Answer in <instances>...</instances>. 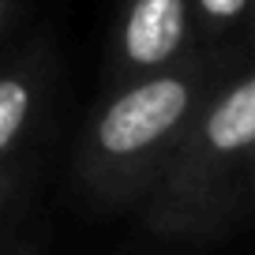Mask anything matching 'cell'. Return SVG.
<instances>
[{
	"label": "cell",
	"instance_id": "cell-9",
	"mask_svg": "<svg viewBox=\"0 0 255 255\" xmlns=\"http://www.w3.org/2000/svg\"><path fill=\"white\" fill-rule=\"evenodd\" d=\"M15 255H19V252H15Z\"/></svg>",
	"mask_w": 255,
	"mask_h": 255
},
{
	"label": "cell",
	"instance_id": "cell-1",
	"mask_svg": "<svg viewBox=\"0 0 255 255\" xmlns=\"http://www.w3.org/2000/svg\"><path fill=\"white\" fill-rule=\"evenodd\" d=\"M199 105V87L188 72H161L117 94L90 128L87 173L102 188L139 180L173 150Z\"/></svg>",
	"mask_w": 255,
	"mask_h": 255
},
{
	"label": "cell",
	"instance_id": "cell-7",
	"mask_svg": "<svg viewBox=\"0 0 255 255\" xmlns=\"http://www.w3.org/2000/svg\"><path fill=\"white\" fill-rule=\"evenodd\" d=\"M0 203H4V180H0Z\"/></svg>",
	"mask_w": 255,
	"mask_h": 255
},
{
	"label": "cell",
	"instance_id": "cell-5",
	"mask_svg": "<svg viewBox=\"0 0 255 255\" xmlns=\"http://www.w3.org/2000/svg\"><path fill=\"white\" fill-rule=\"evenodd\" d=\"M199 8H203V15L214 19V23H233V19H240L252 8V0H199Z\"/></svg>",
	"mask_w": 255,
	"mask_h": 255
},
{
	"label": "cell",
	"instance_id": "cell-4",
	"mask_svg": "<svg viewBox=\"0 0 255 255\" xmlns=\"http://www.w3.org/2000/svg\"><path fill=\"white\" fill-rule=\"evenodd\" d=\"M34 113V79L26 72L0 75V161L19 143Z\"/></svg>",
	"mask_w": 255,
	"mask_h": 255
},
{
	"label": "cell",
	"instance_id": "cell-8",
	"mask_svg": "<svg viewBox=\"0 0 255 255\" xmlns=\"http://www.w3.org/2000/svg\"><path fill=\"white\" fill-rule=\"evenodd\" d=\"M252 8H255V0H252Z\"/></svg>",
	"mask_w": 255,
	"mask_h": 255
},
{
	"label": "cell",
	"instance_id": "cell-3",
	"mask_svg": "<svg viewBox=\"0 0 255 255\" xmlns=\"http://www.w3.org/2000/svg\"><path fill=\"white\" fill-rule=\"evenodd\" d=\"M188 38V0H131L120 26V53L128 68L154 72L173 64Z\"/></svg>",
	"mask_w": 255,
	"mask_h": 255
},
{
	"label": "cell",
	"instance_id": "cell-6",
	"mask_svg": "<svg viewBox=\"0 0 255 255\" xmlns=\"http://www.w3.org/2000/svg\"><path fill=\"white\" fill-rule=\"evenodd\" d=\"M4 8H8V0H0V23H4Z\"/></svg>",
	"mask_w": 255,
	"mask_h": 255
},
{
	"label": "cell",
	"instance_id": "cell-2",
	"mask_svg": "<svg viewBox=\"0 0 255 255\" xmlns=\"http://www.w3.org/2000/svg\"><path fill=\"white\" fill-rule=\"evenodd\" d=\"M169 184L173 195L161 203V218L191 222L199 199L214 184H225L240 169H255V72L237 79L195 120L191 139L180 146Z\"/></svg>",
	"mask_w": 255,
	"mask_h": 255
}]
</instances>
